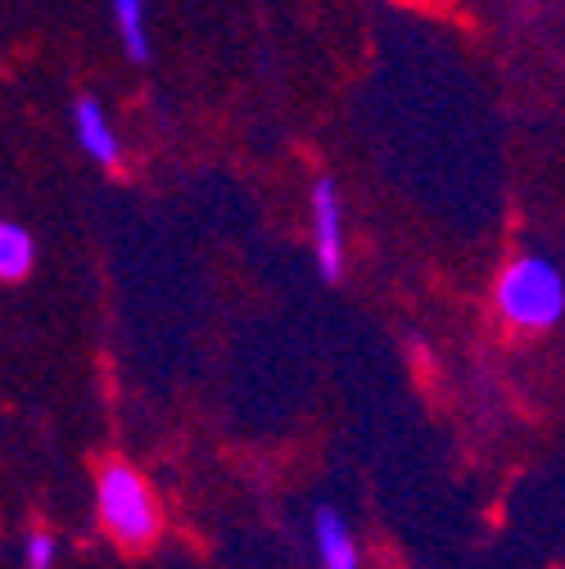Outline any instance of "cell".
<instances>
[{"instance_id": "cell-5", "label": "cell", "mask_w": 565, "mask_h": 569, "mask_svg": "<svg viewBox=\"0 0 565 569\" xmlns=\"http://www.w3.org/2000/svg\"><path fill=\"white\" fill-rule=\"evenodd\" d=\"M317 551L326 569H358V547L335 511H317Z\"/></svg>"}, {"instance_id": "cell-7", "label": "cell", "mask_w": 565, "mask_h": 569, "mask_svg": "<svg viewBox=\"0 0 565 569\" xmlns=\"http://www.w3.org/2000/svg\"><path fill=\"white\" fill-rule=\"evenodd\" d=\"M32 258H37V244H32V236L23 227H14V222L0 227V276L23 280L32 271Z\"/></svg>"}, {"instance_id": "cell-4", "label": "cell", "mask_w": 565, "mask_h": 569, "mask_svg": "<svg viewBox=\"0 0 565 569\" xmlns=\"http://www.w3.org/2000/svg\"><path fill=\"white\" fill-rule=\"evenodd\" d=\"M73 127H78L82 150H87L96 163H105V168H113V163H118V136H113V127H109V118H105L100 100L82 96V100L73 104Z\"/></svg>"}, {"instance_id": "cell-8", "label": "cell", "mask_w": 565, "mask_h": 569, "mask_svg": "<svg viewBox=\"0 0 565 569\" xmlns=\"http://www.w3.org/2000/svg\"><path fill=\"white\" fill-rule=\"evenodd\" d=\"M50 560H54V542L46 533H32L28 547H23V565L28 569H50Z\"/></svg>"}, {"instance_id": "cell-6", "label": "cell", "mask_w": 565, "mask_h": 569, "mask_svg": "<svg viewBox=\"0 0 565 569\" xmlns=\"http://www.w3.org/2000/svg\"><path fill=\"white\" fill-rule=\"evenodd\" d=\"M113 19L122 32V46L136 63L150 59V32H146V0H113Z\"/></svg>"}, {"instance_id": "cell-1", "label": "cell", "mask_w": 565, "mask_h": 569, "mask_svg": "<svg viewBox=\"0 0 565 569\" xmlns=\"http://www.w3.org/2000/svg\"><path fill=\"white\" fill-rule=\"evenodd\" d=\"M498 312L512 326L543 330L565 312V280L547 258H521L498 280Z\"/></svg>"}, {"instance_id": "cell-2", "label": "cell", "mask_w": 565, "mask_h": 569, "mask_svg": "<svg viewBox=\"0 0 565 569\" xmlns=\"http://www.w3.org/2000/svg\"><path fill=\"white\" fill-rule=\"evenodd\" d=\"M100 520L113 529L118 542L127 547H140V542H150L155 529H159V511H155V497L146 488V479H140L136 470L127 466H109L100 475Z\"/></svg>"}, {"instance_id": "cell-3", "label": "cell", "mask_w": 565, "mask_h": 569, "mask_svg": "<svg viewBox=\"0 0 565 569\" xmlns=\"http://www.w3.org/2000/svg\"><path fill=\"white\" fill-rule=\"evenodd\" d=\"M313 231H317V267L326 280H339L344 271V231H339V194L335 181L313 186Z\"/></svg>"}]
</instances>
